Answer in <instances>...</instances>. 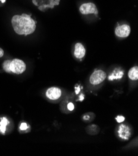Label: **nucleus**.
I'll return each mask as SVG.
<instances>
[{
	"label": "nucleus",
	"mask_w": 138,
	"mask_h": 156,
	"mask_svg": "<svg viewBox=\"0 0 138 156\" xmlns=\"http://www.w3.org/2000/svg\"><path fill=\"white\" fill-rule=\"evenodd\" d=\"M11 23L14 31L19 35L31 34L36 29L35 21L30 15L26 14L14 16Z\"/></svg>",
	"instance_id": "nucleus-1"
},
{
	"label": "nucleus",
	"mask_w": 138,
	"mask_h": 156,
	"mask_svg": "<svg viewBox=\"0 0 138 156\" xmlns=\"http://www.w3.org/2000/svg\"><path fill=\"white\" fill-rule=\"evenodd\" d=\"M2 67L6 72L18 75L22 73L26 69L25 64L22 60L18 58L5 60Z\"/></svg>",
	"instance_id": "nucleus-2"
},
{
	"label": "nucleus",
	"mask_w": 138,
	"mask_h": 156,
	"mask_svg": "<svg viewBox=\"0 0 138 156\" xmlns=\"http://www.w3.org/2000/svg\"><path fill=\"white\" fill-rule=\"evenodd\" d=\"M60 0H32L33 3L42 11H45L47 8H53L58 5Z\"/></svg>",
	"instance_id": "nucleus-3"
},
{
	"label": "nucleus",
	"mask_w": 138,
	"mask_h": 156,
	"mask_svg": "<svg viewBox=\"0 0 138 156\" xmlns=\"http://www.w3.org/2000/svg\"><path fill=\"white\" fill-rule=\"evenodd\" d=\"M106 77V73L102 70H97L91 75L89 81L93 85H97L103 82Z\"/></svg>",
	"instance_id": "nucleus-4"
},
{
	"label": "nucleus",
	"mask_w": 138,
	"mask_h": 156,
	"mask_svg": "<svg viewBox=\"0 0 138 156\" xmlns=\"http://www.w3.org/2000/svg\"><path fill=\"white\" fill-rule=\"evenodd\" d=\"M118 134L120 139L123 141H127L131 137V130L128 126L125 124H121L118 128Z\"/></svg>",
	"instance_id": "nucleus-5"
},
{
	"label": "nucleus",
	"mask_w": 138,
	"mask_h": 156,
	"mask_svg": "<svg viewBox=\"0 0 138 156\" xmlns=\"http://www.w3.org/2000/svg\"><path fill=\"white\" fill-rule=\"evenodd\" d=\"M79 11L82 14H98V9L96 6L93 3H87L82 5L80 6Z\"/></svg>",
	"instance_id": "nucleus-6"
},
{
	"label": "nucleus",
	"mask_w": 138,
	"mask_h": 156,
	"mask_svg": "<svg viewBox=\"0 0 138 156\" xmlns=\"http://www.w3.org/2000/svg\"><path fill=\"white\" fill-rule=\"evenodd\" d=\"M130 26L127 24L119 26L115 29V34L119 37H126L130 35Z\"/></svg>",
	"instance_id": "nucleus-7"
},
{
	"label": "nucleus",
	"mask_w": 138,
	"mask_h": 156,
	"mask_svg": "<svg viewBox=\"0 0 138 156\" xmlns=\"http://www.w3.org/2000/svg\"><path fill=\"white\" fill-rule=\"evenodd\" d=\"M46 96L50 100H58L61 96V90L57 87H51L46 91Z\"/></svg>",
	"instance_id": "nucleus-8"
},
{
	"label": "nucleus",
	"mask_w": 138,
	"mask_h": 156,
	"mask_svg": "<svg viewBox=\"0 0 138 156\" xmlns=\"http://www.w3.org/2000/svg\"><path fill=\"white\" fill-rule=\"evenodd\" d=\"M86 54V49L84 45L81 43H77L74 48V55L78 58H82Z\"/></svg>",
	"instance_id": "nucleus-9"
},
{
	"label": "nucleus",
	"mask_w": 138,
	"mask_h": 156,
	"mask_svg": "<svg viewBox=\"0 0 138 156\" xmlns=\"http://www.w3.org/2000/svg\"><path fill=\"white\" fill-rule=\"evenodd\" d=\"M128 77L132 80H137L138 79V67H133L128 72Z\"/></svg>",
	"instance_id": "nucleus-10"
},
{
	"label": "nucleus",
	"mask_w": 138,
	"mask_h": 156,
	"mask_svg": "<svg viewBox=\"0 0 138 156\" xmlns=\"http://www.w3.org/2000/svg\"><path fill=\"white\" fill-rule=\"evenodd\" d=\"M9 123L8 120L6 118H2L1 121H0V131L3 134L5 133L6 126Z\"/></svg>",
	"instance_id": "nucleus-11"
},
{
	"label": "nucleus",
	"mask_w": 138,
	"mask_h": 156,
	"mask_svg": "<svg viewBox=\"0 0 138 156\" xmlns=\"http://www.w3.org/2000/svg\"><path fill=\"white\" fill-rule=\"evenodd\" d=\"M87 131L90 134H96L99 133V130L97 126L92 125V126H89V127H87Z\"/></svg>",
	"instance_id": "nucleus-12"
},
{
	"label": "nucleus",
	"mask_w": 138,
	"mask_h": 156,
	"mask_svg": "<svg viewBox=\"0 0 138 156\" xmlns=\"http://www.w3.org/2000/svg\"><path fill=\"white\" fill-rule=\"evenodd\" d=\"M94 115L93 114V113H87V114H86L84 115V116H83V120L84 121H93V117L91 118V116H94Z\"/></svg>",
	"instance_id": "nucleus-13"
},
{
	"label": "nucleus",
	"mask_w": 138,
	"mask_h": 156,
	"mask_svg": "<svg viewBox=\"0 0 138 156\" xmlns=\"http://www.w3.org/2000/svg\"><path fill=\"white\" fill-rule=\"evenodd\" d=\"M29 128V126L27 125V124L25 122H22L20 125V129L22 131H25L27 130Z\"/></svg>",
	"instance_id": "nucleus-14"
},
{
	"label": "nucleus",
	"mask_w": 138,
	"mask_h": 156,
	"mask_svg": "<svg viewBox=\"0 0 138 156\" xmlns=\"http://www.w3.org/2000/svg\"><path fill=\"white\" fill-rule=\"evenodd\" d=\"M125 117H123V116H118L116 118V120L118 122H123L125 121Z\"/></svg>",
	"instance_id": "nucleus-15"
},
{
	"label": "nucleus",
	"mask_w": 138,
	"mask_h": 156,
	"mask_svg": "<svg viewBox=\"0 0 138 156\" xmlns=\"http://www.w3.org/2000/svg\"><path fill=\"white\" fill-rule=\"evenodd\" d=\"M68 109L69 111H72L74 109V105H73V103H70L68 105Z\"/></svg>",
	"instance_id": "nucleus-16"
},
{
	"label": "nucleus",
	"mask_w": 138,
	"mask_h": 156,
	"mask_svg": "<svg viewBox=\"0 0 138 156\" xmlns=\"http://www.w3.org/2000/svg\"><path fill=\"white\" fill-rule=\"evenodd\" d=\"M3 55H4V51L1 48H0V58L2 57L3 56Z\"/></svg>",
	"instance_id": "nucleus-17"
},
{
	"label": "nucleus",
	"mask_w": 138,
	"mask_h": 156,
	"mask_svg": "<svg viewBox=\"0 0 138 156\" xmlns=\"http://www.w3.org/2000/svg\"><path fill=\"white\" fill-rule=\"evenodd\" d=\"M0 1L2 2V3H5L6 2V0H0Z\"/></svg>",
	"instance_id": "nucleus-18"
}]
</instances>
